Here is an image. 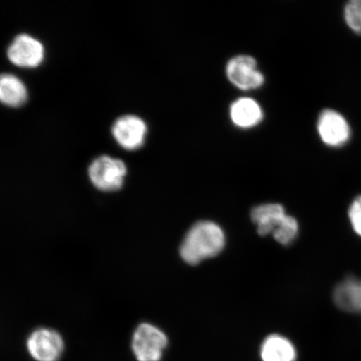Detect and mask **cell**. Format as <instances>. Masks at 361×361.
I'll return each mask as SVG.
<instances>
[{
    "label": "cell",
    "mask_w": 361,
    "mask_h": 361,
    "mask_svg": "<svg viewBox=\"0 0 361 361\" xmlns=\"http://www.w3.org/2000/svg\"><path fill=\"white\" fill-rule=\"evenodd\" d=\"M225 245V233L218 224L200 221L185 235L180 246V256L185 263L197 265L219 255Z\"/></svg>",
    "instance_id": "obj_1"
},
{
    "label": "cell",
    "mask_w": 361,
    "mask_h": 361,
    "mask_svg": "<svg viewBox=\"0 0 361 361\" xmlns=\"http://www.w3.org/2000/svg\"><path fill=\"white\" fill-rule=\"evenodd\" d=\"M128 169L124 162L106 155L98 157L89 166L88 176L93 186L104 192L120 190Z\"/></svg>",
    "instance_id": "obj_2"
},
{
    "label": "cell",
    "mask_w": 361,
    "mask_h": 361,
    "mask_svg": "<svg viewBox=\"0 0 361 361\" xmlns=\"http://www.w3.org/2000/svg\"><path fill=\"white\" fill-rule=\"evenodd\" d=\"M168 343V337L159 328L142 323L135 329L132 349L138 361H159Z\"/></svg>",
    "instance_id": "obj_3"
},
{
    "label": "cell",
    "mask_w": 361,
    "mask_h": 361,
    "mask_svg": "<svg viewBox=\"0 0 361 361\" xmlns=\"http://www.w3.org/2000/svg\"><path fill=\"white\" fill-rule=\"evenodd\" d=\"M226 75L234 87L242 90L259 89L265 82L258 63L254 57L247 55H238L230 59L226 66Z\"/></svg>",
    "instance_id": "obj_4"
},
{
    "label": "cell",
    "mask_w": 361,
    "mask_h": 361,
    "mask_svg": "<svg viewBox=\"0 0 361 361\" xmlns=\"http://www.w3.org/2000/svg\"><path fill=\"white\" fill-rule=\"evenodd\" d=\"M27 349L35 360L57 361L64 350V341L54 329L39 328L30 334Z\"/></svg>",
    "instance_id": "obj_5"
},
{
    "label": "cell",
    "mask_w": 361,
    "mask_h": 361,
    "mask_svg": "<svg viewBox=\"0 0 361 361\" xmlns=\"http://www.w3.org/2000/svg\"><path fill=\"white\" fill-rule=\"evenodd\" d=\"M317 130L322 141L331 147L345 146L351 135L348 121L341 113L331 109H326L320 113Z\"/></svg>",
    "instance_id": "obj_6"
},
{
    "label": "cell",
    "mask_w": 361,
    "mask_h": 361,
    "mask_svg": "<svg viewBox=\"0 0 361 361\" xmlns=\"http://www.w3.org/2000/svg\"><path fill=\"white\" fill-rule=\"evenodd\" d=\"M111 133L119 145L128 151L137 150L146 141L147 126L141 117L126 115L119 117L112 126Z\"/></svg>",
    "instance_id": "obj_7"
},
{
    "label": "cell",
    "mask_w": 361,
    "mask_h": 361,
    "mask_svg": "<svg viewBox=\"0 0 361 361\" xmlns=\"http://www.w3.org/2000/svg\"><path fill=\"white\" fill-rule=\"evenodd\" d=\"M7 56L12 64L22 68H35L44 59L42 42L29 35H17L8 48Z\"/></svg>",
    "instance_id": "obj_8"
},
{
    "label": "cell",
    "mask_w": 361,
    "mask_h": 361,
    "mask_svg": "<svg viewBox=\"0 0 361 361\" xmlns=\"http://www.w3.org/2000/svg\"><path fill=\"white\" fill-rule=\"evenodd\" d=\"M286 209L279 203H267L257 206L251 211V219L257 226L259 235L274 234L286 219Z\"/></svg>",
    "instance_id": "obj_9"
},
{
    "label": "cell",
    "mask_w": 361,
    "mask_h": 361,
    "mask_svg": "<svg viewBox=\"0 0 361 361\" xmlns=\"http://www.w3.org/2000/svg\"><path fill=\"white\" fill-rule=\"evenodd\" d=\"M229 114L232 123L243 129L255 128L264 118L261 106L250 97H240L234 101L230 106Z\"/></svg>",
    "instance_id": "obj_10"
},
{
    "label": "cell",
    "mask_w": 361,
    "mask_h": 361,
    "mask_svg": "<svg viewBox=\"0 0 361 361\" xmlns=\"http://www.w3.org/2000/svg\"><path fill=\"white\" fill-rule=\"evenodd\" d=\"M334 301L347 312H360L361 279L350 277L338 283L334 291Z\"/></svg>",
    "instance_id": "obj_11"
},
{
    "label": "cell",
    "mask_w": 361,
    "mask_h": 361,
    "mask_svg": "<svg viewBox=\"0 0 361 361\" xmlns=\"http://www.w3.org/2000/svg\"><path fill=\"white\" fill-rule=\"evenodd\" d=\"M263 361H295V346L286 337L272 335L265 338L261 346Z\"/></svg>",
    "instance_id": "obj_12"
},
{
    "label": "cell",
    "mask_w": 361,
    "mask_h": 361,
    "mask_svg": "<svg viewBox=\"0 0 361 361\" xmlns=\"http://www.w3.org/2000/svg\"><path fill=\"white\" fill-rule=\"evenodd\" d=\"M0 99L7 106L20 107L28 100V90L17 76L3 74L0 80Z\"/></svg>",
    "instance_id": "obj_13"
},
{
    "label": "cell",
    "mask_w": 361,
    "mask_h": 361,
    "mask_svg": "<svg viewBox=\"0 0 361 361\" xmlns=\"http://www.w3.org/2000/svg\"><path fill=\"white\" fill-rule=\"evenodd\" d=\"M300 226L293 216L288 215L283 223L273 234L275 240L287 246L295 240L299 234Z\"/></svg>",
    "instance_id": "obj_14"
},
{
    "label": "cell",
    "mask_w": 361,
    "mask_h": 361,
    "mask_svg": "<svg viewBox=\"0 0 361 361\" xmlns=\"http://www.w3.org/2000/svg\"><path fill=\"white\" fill-rule=\"evenodd\" d=\"M344 17L349 28L355 33L361 35V0H352L347 3Z\"/></svg>",
    "instance_id": "obj_15"
},
{
    "label": "cell",
    "mask_w": 361,
    "mask_h": 361,
    "mask_svg": "<svg viewBox=\"0 0 361 361\" xmlns=\"http://www.w3.org/2000/svg\"><path fill=\"white\" fill-rule=\"evenodd\" d=\"M349 219L354 231L361 237V196L356 197L351 203Z\"/></svg>",
    "instance_id": "obj_16"
}]
</instances>
